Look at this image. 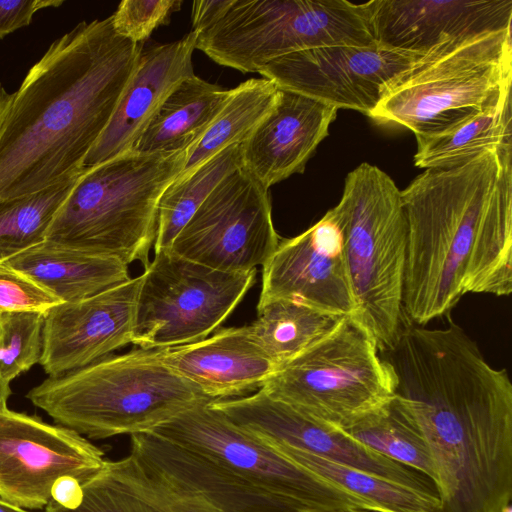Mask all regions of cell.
Instances as JSON below:
<instances>
[{"instance_id": "13", "label": "cell", "mask_w": 512, "mask_h": 512, "mask_svg": "<svg viewBox=\"0 0 512 512\" xmlns=\"http://www.w3.org/2000/svg\"><path fill=\"white\" fill-rule=\"evenodd\" d=\"M104 453L81 434L36 416L0 412V499L24 509H42L56 482L81 484L105 465Z\"/></svg>"}, {"instance_id": "2", "label": "cell", "mask_w": 512, "mask_h": 512, "mask_svg": "<svg viewBox=\"0 0 512 512\" xmlns=\"http://www.w3.org/2000/svg\"><path fill=\"white\" fill-rule=\"evenodd\" d=\"M143 43L111 16L82 21L28 71L0 123V202L77 177L134 74Z\"/></svg>"}, {"instance_id": "17", "label": "cell", "mask_w": 512, "mask_h": 512, "mask_svg": "<svg viewBox=\"0 0 512 512\" xmlns=\"http://www.w3.org/2000/svg\"><path fill=\"white\" fill-rule=\"evenodd\" d=\"M141 275L44 315L39 364L49 376L87 366L131 343Z\"/></svg>"}, {"instance_id": "9", "label": "cell", "mask_w": 512, "mask_h": 512, "mask_svg": "<svg viewBox=\"0 0 512 512\" xmlns=\"http://www.w3.org/2000/svg\"><path fill=\"white\" fill-rule=\"evenodd\" d=\"M261 388L317 421L347 430L386 406L395 382L372 334L354 317H344Z\"/></svg>"}, {"instance_id": "36", "label": "cell", "mask_w": 512, "mask_h": 512, "mask_svg": "<svg viewBox=\"0 0 512 512\" xmlns=\"http://www.w3.org/2000/svg\"><path fill=\"white\" fill-rule=\"evenodd\" d=\"M63 3V0H0V39L28 26L37 11Z\"/></svg>"}, {"instance_id": "4", "label": "cell", "mask_w": 512, "mask_h": 512, "mask_svg": "<svg viewBox=\"0 0 512 512\" xmlns=\"http://www.w3.org/2000/svg\"><path fill=\"white\" fill-rule=\"evenodd\" d=\"M26 397L58 425L92 439L151 432L213 401L167 366L158 349L143 348L49 376Z\"/></svg>"}, {"instance_id": "23", "label": "cell", "mask_w": 512, "mask_h": 512, "mask_svg": "<svg viewBox=\"0 0 512 512\" xmlns=\"http://www.w3.org/2000/svg\"><path fill=\"white\" fill-rule=\"evenodd\" d=\"M225 90L195 74L183 80L152 117L133 151L175 153L192 148L230 97Z\"/></svg>"}, {"instance_id": "21", "label": "cell", "mask_w": 512, "mask_h": 512, "mask_svg": "<svg viewBox=\"0 0 512 512\" xmlns=\"http://www.w3.org/2000/svg\"><path fill=\"white\" fill-rule=\"evenodd\" d=\"M158 352L167 366L213 400L257 391L279 369L248 326L221 328L203 340Z\"/></svg>"}, {"instance_id": "5", "label": "cell", "mask_w": 512, "mask_h": 512, "mask_svg": "<svg viewBox=\"0 0 512 512\" xmlns=\"http://www.w3.org/2000/svg\"><path fill=\"white\" fill-rule=\"evenodd\" d=\"M188 151V150H187ZM187 151H128L85 167L55 212L48 242L146 267L162 194L184 168Z\"/></svg>"}, {"instance_id": "26", "label": "cell", "mask_w": 512, "mask_h": 512, "mask_svg": "<svg viewBox=\"0 0 512 512\" xmlns=\"http://www.w3.org/2000/svg\"><path fill=\"white\" fill-rule=\"evenodd\" d=\"M260 441L300 466L368 502L377 512H436L437 510L438 497L435 495L414 490L284 444Z\"/></svg>"}, {"instance_id": "14", "label": "cell", "mask_w": 512, "mask_h": 512, "mask_svg": "<svg viewBox=\"0 0 512 512\" xmlns=\"http://www.w3.org/2000/svg\"><path fill=\"white\" fill-rule=\"evenodd\" d=\"M425 55L377 45L322 47L276 58L257 73L279 89L369 116L390 84Z\"/></svg>"}, {"instance_id": "29", "label": "cell", "mask_w": 512, "mask_h": 512, "mask_svg": "<svg viewBox=\"0 0 512 512\" xmlns=\"http://www.w3.org/2000/svg\"><path fill=\"white\" fill-rule=\"evenodd\" d=\"M342 431L384 457L424 474L434 483L435 468L427 443L395 398Z\"/></svg>"}, {"instance_id": "15", "label": "cell", "mask_w": 512, "mask_h": 512, "mask_svg": "<svg viewBox=\"0 0 512 512\" xmlns=\"http://www.w3.org/2000/svg\"><path fill=\"white\" fill-rule=\"evenodd\" d=\"M211 405L259 440L284 444L437 496L434 483L424 474L384 457L340 429L299 412L262 388L250 396L214 400Z\"/></svg>"}, {"instance_id": "25", "label": "cell", "mask_w": 512, "mask_h": 512, "mask_svg": "<svg viewBox=\"0 0 512 512\" xmlns=\"http://www.w3.org/2000/svg\"><path fill=\"white\" fill-rule=\"evenodd\" d=\"M414 164L429 169L462 162L479 153L512 147L511 95L442 133L417 136Z\"/></svg>"}, {"instance_id": "8", "label": "cell", "mask_w": 512, "mask_h": 512, "mask_svg": "<svg viewBox=\"0 0 512 512\" xmlns=\"http://www.w3.org/2000/svg\"><path fill=\"white\" fill-rule=\"evenodd\" d=\"M196 34V49L242 73L304 50L376 46L371 1L222 0L213 21Z\"/></svg>"}, {"instance_id": "1", "label": "cell", "mask_w": 512, "mask_h": 512, "mask_svg": "<svg viewBox=\"0 0 512 512\" xmlns=\"http://www.w3.org/2000/svg\"><path fill=\"white\" fill-rule=\"evenodd\" d=\"M394 398L424 437L436 512H508L512 498V383L455 322L405 325L382 353Z\"/></svg>"}, {"instance_id": "40", "label": "cell", "mask_w": 512, "mask_h": 512, "mask_svg": "<svg viewBox=\"0 0 512 512\" xmlns=\"http://www.w3.org/2000/svg\"><path fill=\"white\" fill-rule=\"evenodd\" d=\"M0 512H29L24 508L17 507L13 504L0 499Z\"/></svg>"}, {"instance_id": "7", "label": "cell", "mask_w": 512, "mask_h": 512, "mask_svg": "<svg viewBox=\"0 0 512 512\" xmlns=\"http://www.w3.org/2000/svg\"><path fill=\"white\" fill-rule=\"evenodd\" d=\"M511 28L455 40L398 76L368 116L417 136L447 131L511 95Z\"/></svg>"}, {"instance_id": "19", "label": "cell", "mask_w": 512, "mask_h": 512, "mask_svg": "<svg viewBox=\"0 0 512 512\" xmlns=\"http://www.w3.org/2000/svg\"><path fill=\"white\" fill-rule=\"evenodd\" d=\"M337 111L321 101L279 89L271 111L242 142V167L268 190L303 173L329 135Z\"/></svg>"}, {"instance_id": "20", "label": "cell", "mask_w": 512, "mask_h": 512, "mask_svg": "<svg viewBox=\"0 0 512 512\" xmlns=\"http://www.w3.org/2000/svg\"><path fill=\"white\" fill-rule=\"evenodd\" d=\"M197 34L193 31L174 42L143 50L106 129L84 161L94 166L131 151L169 94L194 75L192 55Z\"/></svg>"}, {"instance_id": "22", "label": "cell", "mask_w": 512, "mask_h": 512, "mask_svg": "<svg viewBox=\"0 0 512 512\" xmlns=\"http://www.w3.org/2000/svg\"><path fill=\"white\" fill-rule=\"evenodd\" d=\"M40 285L61 302H76L119 285L131 277L128 265L46 240L2 262Z\"/></svg>"}, {"instance_id": "39", "label": "cell", "mask_w": 512, "mask_h": 512, "mask_svg": "<svg viewBox=\"0 0 512 512\" xmlns=\"http://www.w3.org/2000/svg\"><path fill=\"white\" fill-rule=\"evenodd\" d=\"M12 98V94L8 93L2 85H0V123L6 111V108Z\"/></svg>"}, {"instance_id": "37", "label": "cell", "mask_w": 512, "mask_h": 512, "mask_svg": "<svg viewBox=\"0 0 512 512\" xmlns=\"http://www.w3.org/2000/svg\"><path fill=\"white\" fill-rule=\"evenodd\" d=\"M81 496V483L73 477H65L53 486L50 500L65 508H72L77 505Z\"/></svg>"}, {"instance_id": "32", "label": "cell", "mask_w": 512, "mask_h": 512, "mask_svg": "<svg viewBox=\"0 0 512 512\" xmlns=\"http://www.w3.org/2000/svg\"><path fill=\"white\" fill-rule=\"evenodd\" d=\"M44 315L40 312H0V376L10 383L39 363Z\"/></svg>"}, {"instance_id": "34", "label": "cell", "mask_w": 512, "mask_h": 512, "mask_svg": "<svg viewBox=\"0 0 512 512\" xmlns=\"http://www.w3.org/2000/svg\"><path fill=\"white\" fill-rule=\"evenodd\" d=\"M179 0H123L111 15L114 30L120 36L143 43L155 29L169 21L180 9Z\"/></svg>"}, {"instance_id": "30", "label": "cell", "mask_w": 512, "mask_h": 512, "mask_svg": "<svg viewBox=\"0 0 512 512\" xmlns=\"http://www.w3.org/2000/svg\"><path fill=\"white\" fill-rule=\"evenodd\" d=\"M105 468L125 489L161 512H238L181 484L131 453Z\"/></svg>"}, {"instance_id": "27", "label": "cell", "mask_w": 512, "mask_h": 512, "mask_svg": "<svg viewBox=\"0 0 512 512\" xmlns=\"http://www.w3.org/2000/svg\"><path fill=\"white\" fill-rule=\"evenodd\" d=\"M279 88L265 78H251L231 89L230 97L202 138L187 151L177 178H183L225 148L243 142L273 108Z\"/></svg>"}, {"instance_id": "3", "label": "cell", "mask_w": 512, "mask_h": 512, "mask_svg": "<svg viewBox=\"0 0 512 512\" xmlns=\"http://www.w3.org/2000/svg\"><path fill=\"white\" fill-rule=\"evenodd\" d=\"M401 194L411 323L445 315L468 293L511 294L512 147L425 169Z\"/></svg>"}, {"instance_id": "35", "label": "cell", "mask_w": 512, "mask_h": 512, "mask_svg": "<svg viewBox=\"0 0 512 512\" xmlns=\"http://www.w3.org/2000/svg\"><path fill=\"white\" fill-rule=\"evenodd\" d=\"M62 303L23 273L0 263V312L28 311L45 314Z\"/></svg>"}, {"instance_id": "18", "label": "cell", "mask_w": 512, "mask_h": 512, "mask_svg": "<svg viewBox=\"0 0 512 512\" xmlns=\"http://www.w3.org/2000/svg\"><path fill=\"white\" fill-rule=\"evenodd\" d=\"M371 11L378 47L417 54L512 24V0H371Z\"/></svg>"}, {"instance_id": "28", "label": "cell", "mask_w": 512, "mask_h": 512, "mask_svg": "<svg viewBox=\"0 0 512 512\" xmlns=\"http://www.w3.org/2000/svg\"><path fill=\"white\" fill-rule=\"evenodd\" d=\"M242 166V142L220 151L188 176L176 178L161 196L154 253L169 250L174 239L218 183Z\"/></svg>"}, {"instance_id": "10", "label": "cell", "mask_w": 512, "mask_h": 512, "mask_svg": "<svg viewBox=\"0 0 512 512\" xmlns=\"http://www.w3.org/2000/svg\"><path fill=\"white\" fill-rule=\"evenodd\" d=\"M152 433L192 450L299 512L376 511L368 502L300 466L200 402ZM377 512V511H376Z\"/></svg>"}, {"instance_id": "11", "label": "cell", "mask_w": 512, "mask_h": 512, "mask_svg": "<svg viewBox=\"0 0 512 512\" xmlns=\"http://www.w3.org/2000/svg\"><path fill=\"white\" fill-rule=\"evenodd\" d=\"M256 271L225 272L155 252L141 274L131 343L164 349L205 339L253 286Z\"/></svg>"}, {"instance_id": "38", "label": "cell", "mask_w": 512, "mask_h": 512, "mask_svg": "<svg viewBox=\"0 0 512 512\" xmlns=\"http://www.w3.org/2000/svg\"><path fill=\"white\" fill-rule=\"evenodd\" d=\"M11 395L10 383L0 376V412L7 408V401Z\"/></svg>"}, {"instance_id": "12", "label": "cell", "mask_w": 512, "mask_h": 512, "mask_svg": "<svg viewBox=\"0 0 512 512\" xmlns=\"http://www.w3.org/2000/svg\"><path fill=\"white\" fill-rule=\"evenodd\" d=\"M280 239L269 190L241 166L218 183L169 250L220 271L248 272L266 264Z\"/></svg>"}, {"instance_id": "33", "label": "cell", "mask_w": 512, "mask_h": 512, "mask_svg": "<svg viewBox=\"0 0 512 512\" xmlns=\"http://www.w3.org/2000/svg\"><path fill=\"white\" fill-rule=\"evenodd\" d=\"M81 487L82 496L76 506L65 508L50 500L44 512H161L125 489L105 465Z\"/></svg>"}, {"instance_id": "24", "label": "cell", "mask_w": 512, "mask_h": 512, "mask_svg": "<svg viewBox=\"0 0 512 512\" xmlns=\"http://www.w3.org/2000/svg\"><path fill=\"white\" fill-rule=\"evenodd\" d=\"M344 316L285 298L258 301L248 325L255 341L279 367L331 333Z\"/></svg>"}, {"instance_id": "31", "label": "cell", "mask_w": 512, "mask_h": 512, "mask_svg": "<svg viewBox=\"0 0 512 512\" xmlns=\"http://www.w3.org/2000/svg\"><path fill=\"white\" fill-rule=\"evenodd\" d=\"M77 177L32 195L0 202V263L44 241L55 212Z\"/></svg>"}, {"instance_id": "41", "label": "cell", "mask_w": 512, "mask_h": 512, "mask_svg": "<svg viewBox=\"0 0 512 512\" xmlns=\"http://www.w3.org/2000/svg\"><path fill=\"white\" fill-rule=\"evenodd\" d=\"M330 512H376V511L363 510V509H350V510H340V511H330Z\"/></svg>"}, {"instance_id": "6", "label": "cell", "mask_w": 512, "mask_h": 512, "mask_svg": "<svg viewBox=\"0 0 512 512\" xmlns=\"http://www.w3.org/2000/svg\"><path fill=\"white\" fill-rule=\"evenodd\" d=\"M332 213L341 233L357 304L354 316L372 334L380 353L403 328L407 223L401 190L379 167L361 163L344 181Z\"/></svg>"}, {"instance_id": "16", "label": "cell", "mask_w": 512, "mask_h": 512, "mask_svg": "<svg viewBox=\"0 0 512 512\" xmlns=\"http://www.w3.org/2000/svg\"><path fill=\"white\" fill-rule=\"evenodd\" d=\"M285 298L344 317L357 311L339 227L325 215L301 234L280 239L263 266L259 301Z\"/></svg>"}]
</instances>
